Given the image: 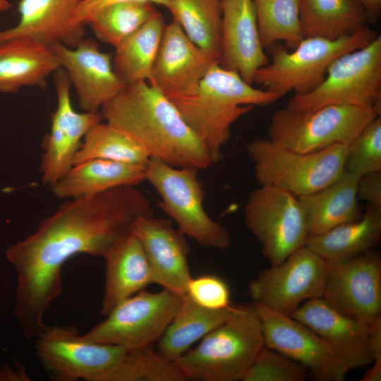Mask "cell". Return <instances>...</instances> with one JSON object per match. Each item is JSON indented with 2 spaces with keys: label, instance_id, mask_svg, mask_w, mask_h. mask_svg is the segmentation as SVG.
Instances as JSON below:
<instances>
[{
  "label": "cell",
  "instance_id": "cell-33",
  "mask_svg": "<svg viewBox=\"0 0 381 381\" xmlns=\"http://www.w3.org/2000/svg\"><path fill=\"white\" fill-rule=\"evenodd\" d=\"M261 43L264 48L283 41L294 49L303 39L300 0H253Z\"/></svg>",
  "mask_w": 381,
  "mask_h": 381
},
{
  "label": "cell",
  "instance_id": "cell-40",
  "mask_svg": "<svg viewBox=\"0 0 381 381\" xmlns=\"http://www.w3.org/2000/svg\"><path fill=\"white\" fill-rule=\"evenodd\" d=\"M357 193L358 198L368 202V205L381 210V171L361 176Z\"/></svg>",
  "mask_w": 381,
  "mask_h": 381
},
{
  "label": "cell",
  "instance_id": "cell-7",
  "mask_svg": "<svg viewBox=\"0 0 381 381\" xmlns=\"http://www.w3.org/2000/svg\"><path fill=\"white\" fill-rule=\"evenodd\" d=\"M380 113L381 105L332 104L311 110L285 107L272 115L268 138L299 152H317L336 144L349 145Z\"/></svg>",
  "mask_w": 381,
  "mask_h": 381
},
{
  "label": "cell",
  "instance_id": "cell-3",
  "mask_svg": "<svg viewBox=\"0 0 381 381\" xmlns=\"http://www.w3.org/2000/svg\"><path fill=\"white\" fill-rule=\"evenodd\" d=\"M208 152L214 164L223 157L232 125L254 106L280 97L253 87L232 70L214 64L191 89L167 95Z\"/></svg>",
  "mask_w": 381,
  "mask_h": 381
},
{
  "label": "cell",
  "instance_id": "cell-4",
  "mask_svg": "<svg viewBox=\"0 0 381 381\" xmlns=\"http://www.w3.org/2000/svg\"><path fill=\"white\" fill-rule=\"evenodd\" d=\"M265 346L262 324L252 303L232 315L175 362L186 380H243Z\"/></svg>",
  "mask_w": 381,
  "mask_h": 381
},
{
  "label": "cell",
  "instance_id": "cell-14",
  "mask_svg": "<svg viewBox=\"0 0 381 381\" xmlns=\"http://www.w3.org/2000/svg\"><path fill=\"white\" fill-rule=\"evenodd\" d=\"M327 263L322 298L325 302L341 314L367 325L381 318L380 254L372 249Z\"/></svg>",
  "mask_w": 381,
  "mask_h": 381
},
{
  "label": "cell",
  "instance_id": "cell-1",
  "mask_svg": "<svg viewBox=\"0 0 381 381\" xmlns=\"http://www.w3.org/2000/svg\"><path fill=\"white\" fill-rule=\"evenodd\" d=\"M153 209L137 186L68 199L43 219L35 232L5 252L17 274L14 313L24 336L34 339L46 325L44 316L62 291L64 263L78 254L104 258L132 233Z\"/></svg>",
  "mask_w": 381,
  "mask_h": 381
},
{
  "label": "cell",
  "instance_id": "cell-45",
  "mask_svg": "<svg viewBox=\"0 0 381 381\" xmlns=\"http://www.w3.org/2000/svg\"><path fill=\"white\" fill-rule=\"evenodd\" d=\"M11 3L8 0H0V12H4L11 8Z\"/></svg>",
  "mask_w": 381,
  "mask_h": 381
},
{
  "label": "cell",
  "instance_id": "cell-11",
  "mask_svg": "<svg viewBox=\"0 0 381 381\" xmlns=\"http://www.w3.org/2000/svg\"><path fill=\"white\" fill-rule=\"evenodd\" d=\"M34 339L37 357L54 381H104L128 352L88 341L71 325H45Z\"/></svg>",
  "mask_w": 381,
  "mask_h": 381
},
{
  "label": "cell",
  "instance_id": "cell-41",
  "mask_svg": "<svg viewBox=\"0 0 381 381\" xmlns=\"http://www.w3.org/2000/svg\"><path fill=\"white\" fill-rule=\"evenodd\" d=\"M369 343L373 361L381 359V318L370 325Z\"/></svg>",
  "mask_w": 381,
  "mask_h": 381
},
{
  "label": "cell",
  "instance_id": "cell-29",
  "mask_svg": "<svg viewBox=\"0 0 381 381\" xmlns=\"http://www.w3.org/2000/svg\"><path fill=\"white\" fill-rule=\"evenodd\" d=\"M299 14L304 37L337 39L370 20L358 0H300Z\"/></svg>",
  "mask_w": 381,
  "mask_h": 381
},
{
  "label": "cell",
  "instance_id": "cell-25",
  "mask_svg": "<svg viewBox=\"0 0 381 381\" xmlns=\"http://www.w3.org/2000/svg\"><path fill=\"white\" fill-rule=\"evenodd\" d=\"M50 47L16 39L0 43V93H16L23 87L44 88L48 77L59 69Z\"/></svg>",
  "mask_w": 381,
  "mask_h": 381
},
{
  "label": "cell",
  "instance_id": "cell-16",
  "mask_svg": "<svg viewBox=\"0 0 381 381\" xmlns=\"http://www.w3.org/2000/svg\"><path fill=\"white\" fill-rule=\"evenodd\" d=\"M55 73L57 104L40 167L42 181L49 186L73 166L85 135L93 125L102 121V117L99 111H75L66 71L60 68Z\"/></svg>",
  "mask_w": 381,
  "mask_h": 381
},
{
  "label": "cell",
  "instance_id": "cell-9",
  "mask_svg": "<svg viewBox=\"0 0 381 381\" xmlns=\"http://www.w3.org/2000/svg\"><path fill=\"white\" fill-rule=\"evenodd\" d=\"M381 105V37L337 57L322 81L311 90L294 95L286 107L311 110L326 105Z\"/></svg>",
  "mask_w": 381,
  "mask_h": 381
},
{
  "label": "cell",
  "instance_id": "cell-37",
  "mask_svg": "<svg viewBox=\"0 0 381 381\" xmlns=\"http://www.w3.org/2000/svg\"><path fill=\"white\" fill-rule=\"evenodd\" d=\"M308 377L303 365L264 346L242 381H304Z\"/></svg>",
  "mask_w": 381,
  "mask_h": 381
},
{
  "label": "cell",
  "instance_id": "cell-23",
  "mask_svg": "<svg viewBox=\"0 0 381 381\" xmlns=\"http://www.w3.org/2000/svg\"><path fill=\"white\" fill-rule=\"evenodd\" d=\"M145 165L92 159L73 165L51 186L59 199L96 195L126 186H137L145 181Z\"/></svg>",
  "mask_w": 381,
  "mask_h": 381
},
{
  "label": "cell",
  "instance_id": "cell-31",
  "mask_svg": "<svg viewBox=\"0 0 381 381\" xmlns=\"http://www.w3.org/2000/svg\"><path fill=\"white\" fill-rule=\"evenodd\" d=\"M166 8L189 39L219 62L222 23L220 0H168Z\"/></svg>",
  "mask_w": 381,
  "mask_h": 381
},
{
  "label": "cell",
  "instance_id": "cell-15",
  "mask_svg": "<svg viewBox=\"0 0 381 381\" xmlns=\"http://www.w3.org/2000/svg\"><path fill=\"white\" fill-rule=\"evenodd\" d=\"M260 318L265 346L306 368L318 381H342L349 370L313 329L290 315L253 303Z\"/></svg>",
  "mask_w": 381,
  "mask_h": 381
},
{
  "label": "cell",
  "instance_id": "cell-22",
  "mask_svg": "<svg viewBox=\"0 0 381 381\" xmlns=\"http://www.w3.org/2000/svg\"><path fill=\"white\" fill-rule=\"evenodd\" d=\"M81 0H20L18 23L0 30V43L16 39L50 47L56 43L73 47L84 39L85 25L74 20Z\"/></svg>",
  "mask_w": 381,
  "mask_h": 381
},
{
  "label": "cell",
  "instance_id": "cell-30",
  "mask_svg": "<svg viewBox=\"0 0 381 381\" xmlns=\"http://www.w3.org/2000/svg\"><path fill=\"white\" fill-rule=\"evenodd\" d=\"M165 26L163 16L156 11L141 27L114 47V70L126 85L148 81Z\"/></svg>",
  "mask_w": 381,
  "mask_h": 381
},
{
  "label": "cell",
  "instance_id": "cell-10",
  "mask_svg": "<svg viewBox=\"0 0 381 381\" xmlns=\"http://www.w3.org/2000/svg\"><path fill=\"white\" fill-rule=\"evenodd\" d=\"M181 299V296L164 289L158 292L143 289L119 303L104 320L82 336L127 351L151 348L163 335Z\"/></svg>",
  "mask_w": 381,
  "mask_h": 381
},
{
  "label": "cell",
  "instance_id": "cell-38",
  "mask_svg": "<svg viewBox=\"0 0 381 381\" xmlns=\"http://www.w3.org/2000/svg\"><path fill=\"white\" fill-rule=\"evenodd\" d=\"M186 294L196 304L210 310L230 306V289L227 283L214 274L191 277Z\"/></svg>",
  "mask_w": 381,
  "mask_h": 381
},
{
  "label": "cell",
  "instance_id": "cell-17",
  "mask_svg": "<svg viewBox=\"0 0 381 381\" xmlns=\"http://www.w3.org/2000/svg\"><path fill=\"white\" fill-rule=\"evenodd\" d=\"M51 48L83 111H99L126 86L114 70L113 54L101 51L92 40L84 38L73 47L56 43Z\"/></svg>",
  "mask_w": 381,
  "mask_h": 381
},
{
  "label": "cell",
  "instance_id": "cell-26",
  "mask_svg": "<svg viewBox=\"0 0 381 381\" xmlns=\"http://www.w3.org/2000/svg\"><path fill=\"white\" fill-rule=\"evenodd\" d=\"M359 176L345 171L323 188L298 197L305 213L309 235L323 233L362 215L358 202Z\"/></svg>",
  "mask_w": 381,
  "mask_h": 381
},
{
  "label": "cell",
  "instance_id": "cell-27",
  "mask_svg": "<svg viewBox=\"0 0 381 381\" xmlns=\"http://www.w3.org/2000/svg\"><path fill=\"white\" fill-rule=\"evenodd\" d=\"M381 236V210L370 205L356 220L309 235L306 246L327 262L351 258L372 250Z\"/></svg>",
  "mask_w": 381,
  "mask_h": 381
},
{
  "label": "cell",
  "instance_id": "cell-8",
  "mask_svg": "<svg viewBox=\"0 0 381 381\" xmlns=\"http://www.w3.org/2000/svg\"><path fill=\"white\" fill-rule=\"evenodd\" d=\"M198 171L150 158L145 165V181L160 197L158 207L186 237L205 248L226 249L231 244L229 234L205 209L204 190Z\"/></svg>",
  "mask_w": 381,
  "mask_h": 381
},
{
  "label": "cell",
  "instance_id": "cell-6",
  "mask_svg": "<svg viewBox=\"0 0 381 381\" xmlns=\"http://www.w3.org/2000/svg\"><path fill=\"white\" fill-rule=\"evenodd\" d=\"M347 148L336 144L317 152H299L269 138H256L248 144L246 152L260 186L300 197L323 188L344 174Z\"/></svg>",
  "mask_w": 381,
  "mask_h": 381
},
{
  "label": "cell",
  "instance_id": "cell-36",
  "mask_svg": "<svg viewBox=\"0 0 381 381\" xmlns=\"http://www.w3.org/2000/svg\"><path fill=\"white\" fill-rule=\"evenodd\" d=\"M345 171L358 175L381 171V116L368 123L348 145Z\"/></svg>",
  "mask_w": 381,
  "mask_h": 381
},
{
  "label": "cell",
  "instance_id": "cell-24",
  "mask_svg": "<svg viewBox=\"0 0 381 381\" xmlns=\"http://www.w3.org/2000/svg\"><path fill=\"white\" fill-rule=\"evenodd\" d=\"M105 285L101 314L107 315L124 299L153 284L151 268L143 246L131 233L104 257Z\"/></svg>",
  "mask_w": 381,
  "mask_h": 381
},
{
  "label": "cell",
  "instance_id": "cell-39",
  "mask_svg": "<svg viewBox=\"0 0 381 381\" xmlns=\"http://www.w3.org/2000/svg\"><path fill=\"white\" fill-rule=\"evenodd\" d=\"M125 1L147 2L167 6L168 0H81L74 15L76 23L85 25L103 8L112 4Z\"/></svg>",
  "mask_w": 381,
  "mask_h": 381
},
{
  "label": "cell",
  "instance_id": "cell-28",
  "mask_svg": "<svg viewBox=\"0 0 381 381\" xmlns=\"http://www.w3.org/2000/svg\"><path fill=\"white\" fill-rule=\"evenodd\" d=\"M236 306L221 310L205 308L186 294L163 335L157 349L165 357L176 361L197 341L226 321Z\"/></svg>",
  "mask_w": 381,
  "mask_h": 381
},
{
  "label": "cell",
  "instance_id": "cell-32",
  "mask_svg": "<svg viewBox=\"0 0 381 381\" xmlns=\"http://www.w3.org/2000/svg\"><path fill=\"white\" fill-rule=\"evenodd\" d=\"M92 159L146 164L150 157L131 136L107 122L99 121L85 135L73 165Z\"/></svg>",
  "mask_w": 381,
  "mask_h": 381
},
{
  "label": "cell",
  "instance_id": "cell-18",
  "mask_svg": "<svg viewBox=\"0 0 381 381\" xmlns=\"http://www.w3.org/2000/svg\"><path fill=\"white\" fill-rule=\"evenodd\" d=\"M132 234L141 243L155 284L183 296L191 278L186 236L170 220L143 217L133 226Z\"/></svg>",
  "mask_w": 381,
  "mask_h": 381
},
{
  "label": "cell",
  "instance_id": "cell-20",
  "mask_svg": "<svg viewBox=\"0 0 381 381\" xmlns=\"http://www.w3.org/2000/svg\"><path fill=\"white\" fill-rule=\"evenodd\" d=\"M290 316L318 334L349 371L366 367L373 361L370 325L341 314L322 298L305 301Z\"/></svg>",
  "mask_w": 381,
  "mask_h": 381
},
{
  "label": "cell",
  "instance_id": "cell-2",
  "mask_svg": "<svg viewBox=\"0 0 381 381\" xmlns=\"http://www.w3.org/2000/svg\"><path fill=\"white\" fill-rule=\"evenodd\" d=\"M100 110L105 122L136 140L150 158L198 170L214 164L176 106L147 81L126 85Z\"/></svg>",
  "mask_w": 381,
  "mask_h": 381
},
{
  "label": "cell",
  "instance_id": "cell-5",
  "mask_svg": "<svg viewBox=\"0 0 381 381\" xmlns=\"http://www.w3.org/2000/svg\"><path fill=\"white\" fill-rule=\"evenodd\" d=\"M376 36L365 25L334 40L303 37L291 51L275 43L270 47L271 61L257 71L253 83L280 97L291 91L294 95L306 93L322 81L337 57L366 45Z\"/></svg>",
  "mask_w": 381,
  "mask_h": 381
},
{
  "label": "cell",
  "instance_id": "cell-43",
  "mask_svg": "<svg viewBox=\"0 0 381 381\" xmlns=\"http://www.w3.org/2000/svg\"><path fill=\"white\" fill-rule=\"evenodd\" d=\"M366 11L370 20L376 18L381 10V0H358Z\"/></svg>",
  "mask_w": 381,
  "mask_h": 381
},
{
  "label": "cell",
  "instance_id": "cell-44",
  "mask_svg": "<svg viewBox=\"0 0 381 381\" xmlns=\"http://www.w3.org/2000/svg\"><path fill=\"white\" fill-rule=\"evenodd\" d=\"M2 374L4 375H2L0 380H5V378H8L7 380H8L9 374L13 376L14 380H30L24 367L19 368L16 371H13L9 367L1 368L0 369V375Z\"/></svg>",
  "mask_w": 381,
  "mask_h": 381
},
{
  "label": "cell",
  "instance_id": "cell-13",
  "mask_svg": "<svg viewBox=\"0 0 381 381\" xmlns=\"http://www.w3.org/2000/svg\"><path fill=\"white\" fill-rule=\"evenodd\" d=\"M327 267V262L305 245L260 271L249 283V295L253 303L291 315L305 301L322 298Z\"/></svg>",
  "mask_w": 381,
  "mask_h": 381
},
{
  "label": "cell",
  "instance_id": "cell-12",
  "mask_svg": "<svg viewBox=\"0 0 381 381\" xmlns=\"http://www.w3.org/2000/svg\"><path fill=\"white\" fill-rule=\"evenodd\" d=\"M245 222L271 265L280 263L305 246L309 236L298 197L271 186H260L250 193L245 205Z\"/></svg>",
  "mask_w": 381,
  "mask_h": 381
},
{
  "label": "cell",
  "instance_id": "cell-21",
  "mask_svg": "<svg viewBox=\"0 0 381 381\" xmlns=\"http://www.w3.org/2000/svg\"><path fill=\"white\" fill-rule=\"evenodd\" d=\"M219 62L194 44L175 20L166 25L148 83L166 95L193 87Z\"/></svg>",
  "mask_w": 381,
  "mask_h": 381
},
{
  "label": "cell",
  "instance_id": "cell-19",
  "mask_svg": "<svg viewBox=\"0 0 381 381\" xmlns=\"http://www.w3.org/2000/svg\"><path fill=\"white\" fill-rule=\"evenodd\" d=\"M221 51L219 64L253 84L269 59L261 43L253 0H220Z\"/></svg>",
  "mask_w": 381,
  "mask_h": 381
},
{
  "label": "cell",
  "instance_id": "cell-42",
  "mask_svg": "<svg viewBox=\"0 0 381 381\" xmlns=\"http://www.w3.org/2000/svg\"><path fill=\"white\" fill-rule=\"evenodd\" d=\"M373 365L364 373L361 381H380L381 380V359L372 362Z\"/></svg>",
  "mask_w": 381,
  "mask_h": 381
},
{
  "label": "cell",
  "instance_id": "cell-34",
  "mask_svg": "<svg viewBox=\"0 0 381 381\" xmlns=\"http://www.w3.org/2000/svg\"><path fill=\"white\" fill-rule=\"evenodd\" d=\"M156 11L150 3L119 2L101 9L88 24L98 40L116 47Z\"/></svg>",
  "mask_w": 381,
  "mask_h": 381
},
{
  "label": "cell",
  "instance_id": "cell-35",
  "mask_svg": "<svg viewBox=\"0 0 381 381\" xmlns=\"http://www.w3.org/2000/svg\"><path fill=\"white\" fill-rule=\"evenodd\" d=\"M186 380L175 361L152 347L128 351L104 381H183Z\"/></svg>",
  "mask_w": 381,
  "mask_h": 381
}]
</instances>
